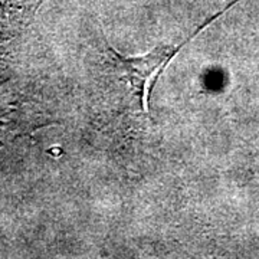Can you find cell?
<instances>
[{"instance_id": "6da1fadb", "label": "cell", "mask_w": 259, "mask_h": 259, "mask_svg": "<svg viewBox=\"0 0 259 259\" xmlns=\"http://www.w3.org/2000/svg\"><path fill=\"white\" fill-rule=\"evenodd\" d=\"M238 2L239 0H233L225 9L218 12L216 15H213L209 19H206L190 36L186 37L185 40L180 42L179 45L157 47L154 48L153 51L147 52V54L140 56H124L121 55L120 52H117L115 49H112L111 47L108 48L110 54L112 56V62L115 64V68L121 72L122 79H125V82L128 83L130 91L134 95V98L139 104L141 111L148 114V98L154 91L160 75L163 74V71L166 69L167 65L173 61V58L187 44H190L200 32H203L213 20H216L219 16H222L226 10L231 9L232 6L236 5Z\"/></svg>"}]
</instances>
